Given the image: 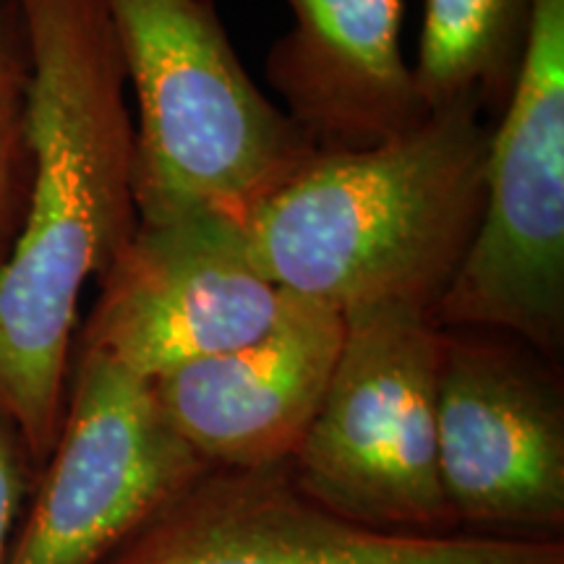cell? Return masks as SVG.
<instances>
[{"label": "cell", "mask_w": 564, "mask_h": 564, "mask_svg": "<svg viewBox=\"0 0 564 564\" xmlns=\"http://www.w3.org/2000/svg\"><path fill=\"white\" fill-rule=\"evenodd\" d=\"M436 327L494 329L560 361L564 343V0H533L510 100L491 126L484 215Z\"/></svg>", "instance_id": "5b68a950"}, {"label": "cell", "mask_w": 564, "mask_h": 564, "mask_svg": "<svg viewBox=\"0 0 564 564\" xmlns=\"http://www.w3.org/2000/svg\"><path fill=\"white\" fill-rule=\"evenodd\" d=\"M207 468L150 384L100 352L76 350L58 442L6 564H102Z\"/></svg>", "instance_id": "52a82bcc"}, {"label": "cell", "mask_w": 564, "mask_h": 564, "mask_svg": "<svg viewBox=\"0 0 564 564\" xmlns=\"http://www.w3.org/2000/svg\"><path fill=\"white\" fill-rule=\"evenodd\" d=\"M291 293L253 264L243 220L215 209L139 223L100 278L79 337L152 384L181 366L243 348L285 312Z\"/></svg>", "instance_id": "ba28073f"}, {"label": "cell", "mask_w": 564, "mask_h": 564, "mask_svg": "<svg viewBox=\"0 0 564 564\" xmlns=\"http://www.w3.org/2000/svg\"><path fill=\"white\" fill-rule=\"evenodd\" d=\"M319 411L291 468L303 494L390 533H457L436 465L442 329L429 308L377 303L343 314Z\"/></svg>", "instance_id": "277c9868"}, {"label": "cell", "mask_w": 564, "mask_h": 564, "mask_svg": "<svg viewBox=\"0 0 564 564\" xmlns=\"http://www.w3.org/2000/svg\"><path fill=\"white\" fill-rule=\"evenodd\" d=\"M37 481L19 429L0 413V564H6L24 502Z\"/></svg>", "instance_id": "5bb4252c"}, {"label": "cell", "mask_w": 564, "mask_h": 564, "mask_svg": "<svg viewBox=\"0 0 564 564\" xmlns=\"http://www.w3.org/2000/svg\"><path fill=\"white\" fill-rule=\"evenodd\" d=\"M102 564H564V541L377 531L314 502L288 460L207 468Z\"/></svg>", "instance_id": "9c48e42d"}, {"label": "cell", "mask_w": 564, "mask_h": 564, "mask_svg": "<svg viewBox=\"0 0 564 564\" xmlns=\"http://www.w3.org/2000/svg\"><path fill=\"white\" fill-rule=\"evenodd\" d=\"M491 126L470 102L361 152H316L243 220L272 285L348 314L413 303L434 314L484 215Z\"/></svg>", "instance_id": "7a4b0ae2"}, {"label": "cell", "mask_w": 564, "mask_h": 564, "mask_svg": "<svg viewBox=\"0 0 564 564\" xmlns=\"http://www.w3.org/2000/svg\"><path fill=\"white\" fill-rule=\"evenodd\" d=\"M26 42L17 0H0V238L13 207L24 160ZM3 246V243H0Z\"/></svg>", "instance_id": "4fadbf2b"}, {"label": "cell", "mask_w": 564, "mask_h": 564, "mask_svg": "<svg viewBox=\"0 0 564 564\" xmlns=\"http://www.w3.org/2000/svg\"><path fill=\"white\" fill-rule=\"evenodd\" d=\"M345 335L337 308L291 295L257 340L154 379L160 413L212 468L293 460L319 411Z\"/></svg>", "instance_id": "30bf717a"}, {"label": "cell", "mask_w": 564, "mask_h": 564, "mask_svg": "<svg viewBox=\"0 0 564 564\" xmlns=\"http://www.w3.org/2000/svg\"><path fill=\"white\" fill-rule=\"evenodd\" d=\"M533 0H423L413 74L429 110L470 102L499 116L523 63Z\"/></svg>", "instance_id": "7c38bea8"}, {"label": "cell", "mask_w": 564, "mask_h": 564, "mask_svg": "<svg viewBox=\"0 0 564 564\" xmlns=\"http://www.w3.org/2000/svg\"><path fill=\"white\" fill-rule=\"evenodd\" d=\"M267 79L314 152H361L432 118L400 51V0H288Z\"/></svg>", "instance_id": "8fae6325"}, {"label": "cell", "mask_w": 564, "mask_h": 564, "mask_svg": "<svg viewBox=\"0 0 564 564\" xmlns=\"http://www.w3.org/2000/svg\"><path fill=\"white\" fill-rule=\"evenodd\" d=\"M440 329L436 465L457 533L562 541L560 364L494 329Z\"/></svg>", "instance_id": "8992f818"}, {"label": "cell", "mask_w": 564, "mask_h": 564, "mask_svg": "<svg viewBox=\"0 0 564 564\" xmlns=\"http://www.w3.org/2000/svg\"><path fill=\"white\" fill-rule=\"evenodd\" d=\"M207 3H212V0H207Z\"/></svg>", "instance_id": "9a60e30c"}, {"label": "cell", "mask_w": 564, "mask_h": 564, "mask_svg": "<svg viewBox=\"0 0 564 564\" xmlns=\"http://www.w3.org/2000/svg\"><path fill=\"white\" fill-rule=\"evenodd\" d=\"M137 95L139 223L246 215L314 158L238 61L207 0H100Z\"/></svg>", "instance_id": "3957f363"}, {"label": "cell", "mask_w": 564, "mask_h": 564, "mask_svg": "<svg viewBox=\"0 0 564 564\" xmlns=\"http://www.w3.org/2000/svg\"><path fill=\"white\" fill-rule=\"evenodd\" d=\"M26 42V212L0 259V413L34 470L66 413L74 329L91 278L139 225L126 76L100 0H17Z\"/></svg>", "instance_id": "6da1fadb"}]
</instances>
